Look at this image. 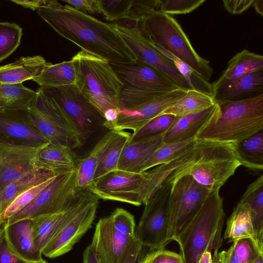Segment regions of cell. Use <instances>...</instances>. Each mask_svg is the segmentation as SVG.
<instances>
[{
    "instance_id": "cell-43",
    "label": "cell",
    "mask_w": 263,
    "mask_h": 263,
    "mask_svg": "<svg viewBox=\"0 0 263 263\" xmlns=\"http://www.w3.org/2000/svg\"><path fill=\"white\" fill-rule=\"evenodd\" d=\"M205 2V0H159V11L171 15L187 14Z\"/></svg>"
},
{
    "instance_id": "cell-48",
    "label": "cell",
    "mask_w": 263,
    "mask_h": 263,
    "mask_svg": "<svg viewBox=\"0 0 263 263\" xmlns=\"http://www.w3.org/2000/svg\"><path fill=\"white\" fill-rule=\"evenodd\" d=\"M140 263H183L181 256L164 248L151 251L142 259Z\"/></svg>"
},
{
    "instance_id": "cell-40",
    "label": "cell",
    "mask_w": 263,
    "mask_h": 263,
    "mask_svg": "<svg viewBox=\"0 0 263 263\" xmlns=\"http://www.w3.org/2000/svg\"><path fill=\"white\" fill-rule=\"evenodd\" d=\"M176 117L171 114H162L154 118L137 133L131 134L129 141L164 134L170 127Z\"/></svg>"
},
{
    "instance_id": "cell-58",
    "label": "cell",
    "mask_w": 263,
    "mask_h": 263,
    "mask_svg": "<svg viewBox=\"0 0 263 263\" xmlns=\"http://www.w3.org/2000/svg\"><path fill=\"white\" fill-rule=\"evenodd\" d=\"M213 262V263H226L223 251L220 252L219 251L214 252Z\"/></svg>"
},
{
    "instance_id": "cell-62",
    "label": "cell",
    "mask_w": 263,
    "mask_h": 263,
    "mask_svg": "<svg viewBox=\"0 0 263 263\" xmlns=\"http://www.w3.org/2000/svg\"><path fill=\"white\" fill-rule=\"evenodd\" d=\"M2 230H3V226L2 227L0 226V233L1 232Z\"/></svg>"
},
{
    "instance_id": "cell-24",
    "label": "cell",
    "mask_w": 263,
    "mask_h": 263,
    "mask_svg": "<svg viewBox=\"0 0 263 263\" xmlns=\"http://www.w3.org/2000/svg\"><path fill=\"white\" fill-rule=\"evenodd\" d=\"M117 132L109 130L98 142L86 157L77 160L75 172L77 192L88 190L91 185L97 167Z\"/></svg>"
},
{
    "instance_id": "cell-50",
    "label": "cell",
    "mask_w": 263,
    "mask_h": 263,
    "mask_svg": "<svg viewBox=\"0 0 263 263\" xmlns=\"http://www.w3.org/2000/svg\"><path fill=\"white\" fill-rule=\"evenodd\" d=\"M0 263H27L10 250L3 227L0 233Z\"/></svg>"
},
{
    "instance_id": "cell-17",
    "label": "cell",
    "mask_w": 263,
    "mask_h": 263,
    "mask_svg": "<svg viewBox=\"0 0 263 263\" xmlns=\"http://www.w3.org/2000/svg\"><path fill=\"white\" fill-rule=\"evenodd\" d=\"M187 90L178 88L134 108H120L116 121L107 128L114 131L129 129L133 131L132 134H134L175 103Z\"/></svg>"
},
{
    "instance_id": "cell-4",
    "label": "cell",
    "mask_w": 263,
    "mask_h": 263,
    "mask_svg": "<svg viewBox=\"0 0 263 263\" xmlns=\"http://www.w3.org/2000/svg\"><path fill=\"white\" fill-rule=\"evenodd\" d=\"M143 36L187 64L204 81L209 83L214 70L210 61L200 57L177 21L160 11L151 12L135 22Z\"/></svg>"
},
{
    "instance_id": "cell-49",
    "label": "cell",
    "mask_w": 263,
    "mask_h": 263,
    "mask_svg": "<svg viewBox=\"0 0 263 263\" xmlns=\"http://www.w3.org/2000/svg\"><path fill=\"white\" fill-rule=\"evenodd\" d=\"M62 1L76 10L87 14H101L99 0H63Z\"/></svg>"
},
{
    "instance_id": "cell-52",
    "label": "cell",
    "mask_w": 263,
    "mask_h": 263,
    "mask_svg": "<svg viewBox=\"0 0 263 263\" xmlns=\"http://www.w3.org/2000/svg\"><path fill=\"white\" fill-rule=\"evenodd\" d=\"M142 245L136 238L119 263H138Z\"/></svg>"
},
{
    "instance_id": "cell-28",
    "label": "cell",
    "mask_w": 263,
    "mask_h": 263,
    "mask_svg": "<svg viewBox=\"0 0 263 263\" xmlns=\"http://www.w3.org/2000/svg\"><path fill=\"white\" fill-rule=\"evenodd\" d=\"M60 174L45 170H34L6 185L0 190V219L18 196Z\"/></svg>"
},
{
    "instance_id": "cell-57",
    "label": "cell",
    "mask_w": 263,
    "mask_h": 263,
    "mask_svg": "<svg viewBox=\"0 0 263 263\" xmlns=\"http://www.w3.org/2000/svg\"><path fill=\"white\" fill-rule=\"evenodd\" d=\"M197 263H213L212 252L208 250L204 251L198 259Z\"/></svg>"
},
{
    "instance_id": "cell-10",
    "label": "cell",
    "mask_w": 263,
    "mask_h": 263,
    "mask_svg": "<svg viewBox=\"0 0 263 263\" xmlns=\"http://www.w3.org/2000/svg\"><path fill=\"white\" fill-rule=\"evenodd\" d=\"M75 172L76 169L59 174L28 205L8 218L3 225H10L22 219H31L63 209L78 193Z\"/></svg>"
},
{
    "instance_id": "cell-35",
    "label": "cell",
    "mask_w": 263,
    "mask_h": 263,
    "mask_svg": "<svg viewBox=\"0 0 263 263\" xmlns=\"http://www.w3.org/2000/svg\"><path fill=\"white\" fill-rule=\"evenodd\" d=\"M216 103L212 95L198 89H190L161 115L171 114L176 117L186 116L202 111Z\"/></svg>"
},
{
    "instance_id": "cell-14",
    "label": "cell",
    "mask_w": 263,
    "mask_h": 263,
    "mask_svg": "<svg viewBox=\"0 0 263 263\" xmlns=\"http://www.w3.org/2000/svg\"><path fill=\"white\" fill-rule=\"evenodd\" d=\"M0 142L34 148L50 143L35 125L28 109L0 111Z\"/></svg>"
},
{
    "instance_id": "cell-20",
    "label": "cell",
    "mask_w": 263,
    "mask_h": 263,
    "mask_svg": "<svg viewBox=\"0 0 263 263\" xmlns=\"http://www.w3.org/2000/svg\"><path fill=\"white\" fill-rule=\"evenodd\" d=\"M219 114L217 103L202 111L186 116L176 117L174 121L164 133L163 142H179L195 138L205 127L214 122Z\"/></svg>"
},
{
    "instance_id": "cell-27",
    "label": "cell",
    "mask_w": 263,
    "mask_h": 263,
    "mask_svg": "<svg viewBox=\"0 0 263 263\" xmlns=\"http://www.w3.org/2000/svg\"><path fill=\"white\" fill-rule=\"evenodd\" d=\"M32 105L49 120L67 132L73 138L82 144L84 140L79 128L62 106L48 93L40 87Z\"/></svg>"
},
{
    "instance_id": "cell-11",
    "label": "cell",
    "mask_w": 263,
    "mask_h": 263,
    "mask_svg": "<svg viewBox=\"0 0 263 263\" xmlns=\"http://www.w3.org/2000/svg\"><path fill=\"white\" fill-rule=\"evenodd\" d=\"M110 64L123 84L120 95L166 93L180 88L166 75L137 60L127 63Z\"/></svg>"
},
{
    "instance_id": "cell-39",
    "label": "cell",
    "mask_w": 263,
    "mask_h": 263,
    "mask_svg": "<svg viewBox=\"0 0 263 263\" xmlns=\"http://www.w3.org/2000/svg\"><path fill=\"white\" fill-rule=\"evenodd\" d=\"M22 28L14 23L0 22V62L13 53L21 43Z\"/></svg>"
},
{
    "instance_id": "cell-2",
    "label": "cell",
    "mask_w": 263,
    "mask_h": 263,
    "mask_svg": "<svg viewBox=\"0 0 263 263\" xmlns=\"http://www.w3.org/2000/svg\"><path fill=\"white\" fill-rule=\"evenodd\" d=\"M225 214L219 191L209 193L199 211L174 241L179 245L183 263H197L208 250L218 251L222 243Z\"/></svg>"
},
{
    "instance_id": "cell-47",
    "label": "cell",
    "mask_w": 263,
    "mask_h": 263,
    "mask_svg": "<svg viewBox=\"0 0 263 263\" xmlns=\"http://www.w3.org/2000/svg\"><path fill=\"white\" fill-rule=\"evenodd\" d=\"M154 11H159V0H132L126 19L137 22Z\"/></svg>"
},
{
    "instance_id": "cell-54",
    "label": "cell",
    "mask_w": 263,
    "mask_h": 263,
    "mask_svg": "<svg viewBox=\"0 0 263 263\" xmlns=\"http://www.w3.org/2000/svg\"><path fill=\"white\" fill-rule=\"evenodd\" d=\"M120 109L109 108L107 109L103 114V125L108 128L113 124L117 120Z\"/></svg>"
},
{
    "instance_id": "cell-33",
    "label": "cell",
    "mask_w": 263,
    "mask_h": 263,
    "mask_svg": "<svg viewBox=\"0 0 263 263\" xmlns=\"http://www.w3.org/2000/svg\"><path fill=\"white\" fill-rule=\"evenodd\" d=\"M40 87H60L76 84L77 73L71 59L56 64H51L32 80Z\"/></svg>"
},
{
    "instance_id": "cell-61",
    "label": "cell",
    "mask_w": 263,
    "mask_h": 263,
    "mask_svg": "<svg viewBox=\"0 0 263 263\" xmlns=\"http://www.w3.org/2000/svg\"><path fill=\"white\" fill-rule=\"evenodd\" d=\"M27 263H48L46 260L42 259L41 260L37 261H34V262H27Z\"/></svg>"
},
{
    "instance_id": "cell-13",
    "label": "cell",
    "mask_w": 263,
    "mask_h": 263,
    "mask_svg": "<svg viewBox=\"0 0 263 263\" xmlns=\"http://www.w3.org/2000/svg\"><path fill=\"white\" fill-rule=\"evenodd\" d=\"M40 87L62 106L76 124L84 139L90 134L99 120H103L76 84L57 88Z\"/></svg>"
},
{
    "instance_id": "cell-8",
    "label": "cell",
    "mask_w": 263,
    "mask_h": 263,
    "mask_svg": "<svg viewBox=\"0 0 263 263\" xmlns=\"http://www.w3.org/2000/svg\"><path fill=\"white\" fill-rule=\"evenodd\" d=\"M172 183L164 182L145 204L137 227L136 237L151 251L165 248L170 229L168 199Z\"/></svg>"
},
{
    "instance_id": "cell-53",
    "label": "cell",
    "mask_w": 263,
    "mask_h": 263,
    "mask_svg": "<svg viewBox=\"0 0 263 263\" xmlns=\"http://www.w3.org/2000/svg\"><path fill=\"white\" fill-rule=\"evenodd\" d=\"M10 1L32 10H37L40 8L46 7L50 3L49 0H12Z\"/></svg>"
},
{
    "instance_id": "cell-42",
    "label": "cell",
    "mask_w": 263,
    "mask_h": 263,
    "mask_svg": "<svg viewBox=\"0 0 263 263\" xmlns=\"http://www.w3.org/2000/svg\"><path fill=\"white\" fill-rule=\"evenodd\" d=\"M99 1L101 14L109 21L126 19L132 2V0Z\"/></svg>"
},
{
    "instance_id": "cell-34",
    "label": "cell",
    "mask_w": 263,
    "mask_h": 263,
    "mask_svg": "<svg viewBox=\"0 0 263 263\" xmlns=\"http://www.w3.org/2000/svg\"><path fill=\"white\" fill-rule=\"evenodd\" d=\"M36 94V91L23 83L0 84V111L28 109Z\"/></svg>"
},
{
    "instance_id": "cell-23",
    "label": "cell",
    "mask_w": 263,
    "mask_h": 263,
    "mask_svg": "<svg viewBox=\"0 0 263 263\" xmlns=\"http://www.w3.org/2000/svg\"><path fill=\"white\" fill-rule=\"evenodd\" d=\"M51 64L41 55L22 57L0 66V84H16L32 80Z\"/></svg>"
},
{
    "instance_id": "cell-37",
    "label": "cell",
    "mask_w": 263,
    "mask_h": 263,
    "mask_svg": "<svg viewBox=\"0 0 263 263\" xmlns=\"http://www.w3.org/2000/svg\"><path fill=\"white\" fill-rule=\"evenodd\" d=\"M196 142V138H193L176 143L163 142L141 164L139 173L148 171L155 166L168 162L177 157Z\"/></svg>"
},
{
    "instance_id": "cell-15",
    "label": "cell",
    "mask_w": 263,
    "mask_h": 263,
    "mask_svg": "<svg viewBox=\"0 0 263 263\" xmlns=\"http://www.w3.org/2000/svg\"><path fill=\"white\" fill-rule=\"evenodd\" d=\"M96 197L66 222L42 251V255L53 258L69 252L91 228L98 205Z\"/></svg>"
},
{
    "instance_id": "cell-44",
    "label": "cell",
    "mask_w": 263,
    "mask_h": 263,
    "mask_svg": "<svg viewBox=\"0 0 263 263\" xmlns=\"http://www.w3.org/2000/svg\"><path fill=\"white\" fill-rule=\"evenodd\" d=\"M231 247L241 263H251L260 256H263L253 241L249 238L233 242Z\"/></svg>"
},
{
    "instance_id": "cell-3",
    "label": "cell",
    "mask_w": 263,
    "mask_h": 263,
    "mask_svg": "<svg viewBox=\"0 0 263 263\" xmlns=\"http://www.w3.org/2000/svg\"><path fill=\"white\" fill-rule=\"evenodd\" d=\"M216 103L218 116L197 135L196 140L235 143L263 130V94Z\"/></svg>"
},
{
    "instance_id": "cell-51",
    "label": "cell",
    "mask_w": 263,
    "mask_h": 263,
    "mask_svg": "<svg viewBox=\"0 0 263 263\" xmlns=\"http://www.w3.org/2000/svg\"><path fill=\"white\" fill-rule=\"evenodd\" d=\"M254 0H223L226 10L232 14H240L251 7Z\"/></svg>"
},
{
    "instance_id": "cell-18",
    "label": "cell",
    "mask_w": 263,
    "mask_h": 263,
    "mask_svg": "<svg viewBox=\"0 0 263 263\" xmlns=\"http://www.w3.org/2000/svg\"><path fill=\"white\" fill-rule=\"evenodd\" d=\"M136 239L118 230L109 215L98 220L90 246L100 263H119Z\"/></svg>"
},
{
    "instance_id": "cell-30",
    "label": "cell",
    "mask_w": 263,
    "mask_h": 263,
    "mask_svg": "<svg viewBox=\"0 0 263 263\" xmlns=\"http://www.w3.org/2000/svg\"><path fill=\"white\" fill-rule=\"evenodd\" d=\"M240 201L249 207L256 243L263 253V175L259 176L247 187Z\"/></svg>"
},
{
    "instance_id": "cell-31",
    "label": "cell",
    "mask_w": 263,
    "mask_h": 263,
    "mask_svg": "<svg viewBox=\"0 0 263 263\" xmlns=\"http://www.w3.org/2000/svg\"><path fill=\"white\" fill-rule=\"evenodd\" d=\"M246 238H251L258 249L248 205L240 200L227 220L224 238L234 242Z\"/></svg>"
},
{
    "instance_id": "cell-16",
    "label": "cell",
    "mask_w": 263,
    "mask_h": 263,
    "mask_svg": "<svg viewBox=\"0 0 263 263\" xmlns=\"http://www.w3.org/2000/svg\"><path fill=\"white\" fill-rule=\"evenodd\" d=\"M96 197L88 190L79 191L62 210L31 219L34 241L39 250L42 253L43 249L62 227Z\"/></svg>"
},
{
    "instance_id": "cell-19",
    "label": "cell",
    "mask_w": 263,
    "mask_h": 263,
    "mask_svg": "<svg viewBox=\"0 0 263 263\" xmlns=\"http://www.w3.org/2000/svg\"><path fill=\"white\" fill-rule=\"evenodd\" d=\"M40 148L0 142V190L9 182L34 170Z\"/></svg>"
},
{
    "instance_id": "cell-56",
    "label": "cell",
    "mask_w": 263,
    "mask_h": 263,
    "mask_svg": "<svg viewBox=\"0 0 263 263\" xmlns=\"http://www.w3.org/2000/svg\"><path fill=\"white\" fill-rule=\"evenodd\" d=\"M226 263H241L231 246L227 251H223Z\"/></svg>"
},
{
    "instance_id": "cell-6",
    "label": "cell",
    "mask_w": 263,
    "mask_h": 263,
    "mask_svg": "<svg viewBox=\"0 0 263 263\" xmlns=\"http://www.w3.org/2000/svg\"><path fill=\"white\" fill-rule=\"evenodd\" d=\"M200 152L192 163L175 171L165 181L172 184L184 175H190L209 191H219L241 165L234 144L198 140Z\"/></svg>"
},
{
    "instance_id": "cell-29",
    "label": "cell",
    "mask_w": 263,
    "mask_h": 263,
    "mask_svg": "<svg viewBox=\"0 0 263 263\" xmlns=\"http://www.w3.org/2000/svg\"><path fill=\"white\" fill-rule=\"evenodd\" d=\"M261 70H263V56L244 49L229 61L227 68L219 79L211 84L212 87Z\"/></svg>"
},
{
    "instance_id": "cell-46",
    "label": "cell",
    "mask_w": 263,
    "mask_h": 263,
    "mask_svg": "<svg viewBox=\"0 0 263 263\" xmlns=\"http://www.w3.org/2000/svg\"><path fill=\"white\" fill-rule=\"evenodd\" d=\"M114 227L121 232L132 237H136V223L134 216L127 210L117 208L110 215Z\"/></svg>"
},
{
    "instance_id": "cell-59",
    "label": "cell",
    "mask_w": 263,
    "mask_h": 263,
    "mask_svg": "<svg viewBox=\"0 0 263 263\" xmlns=\"http://www.w3.org/2000/svg\"><path fill=\"white\" fill-rule=\"evenodd\" d=\"M252 6L254 7L256 12L263 15V1L262 0H254Z\"/></svg>"
},
{
    "instance_id": "cell-38",
    "label": "cell",
    "mask_w": 263,
    "mask_h": 263,
    "mask_svg": "<svg viewBox=\"0 0 263 263\" xmlns=\"http://www.w3.org/2000/svg\"><path fill=\"white\" fill-rule=\"evenodd\" d=\"M117 132L97 167L93 181L110 172L118 170L120 157L130 139L131 134L124 130Z\"/></svg>"
},
{
    "instance_id": "cell-9",
    "label": "cell",
    "mask_w": 263,
    "mask_h": 263,
    "mask_svg": "<svg viewBox=\"0 0 263 263\" xmlns=\"http://www.w3.org/2000/svg\"><path fill=\"white\" fill-rule=\"evenodd\" d=\"M210 191L190 175H183L172 184L168 199V240H175L199 211Z\"/></svg>"
},
{
    "instance_id": "cell-55",
    "label": "cell",
    "mask_w": 263,
    "mask_h": 263,
    "mask_svg": "<svg viewBox=\"0 0 263 263\" xmlns=\"http://www.w3.org/2000/svg\"><path fill=\"white\" fill-rule=\"evenodd\" d=\"M82 263H100L90 245L87 246L84 251Z\"/></svg>"
},
{
    "instance_id": "cell-32",
    "label": "cell",
    "mask_w": 263,
    "mask_h": 263,
    "mask_svg": "<svg viewBox=\"0 0 263 263\" xmlns=\"http://www.w3.org/2000/svg\"><path fill=\"white\" fill-rule=\"evenodd\" d=\"M241 165L253 171L263 170V130L233 143Z\"/></svg>"
},
{
    "instance_id": "cell-60",
    "label": "cell",
    "mask_w": 263,
    "mask_h": 263,
    "mask_svg": "<svg viewBox=\"0 0 263 263\" xmlns=\"http://www.w3.org/2000/svg\"><path fill=\"white\" fill-rule=\"evenodd\" d=\"M251 263H263V256H260L256 260Z\"/></svg>"
},
{
    "instance_id": "cell-41",
    "label": "cell",
    "mask_w": 263,
    "mask_h": 263,
    "mask_svg": "<svg viewBox=\"0 0 263 263\" xmlns=\"http://www.w3.org/2000/svg\"><path fill=\"white\" fill-rule=\"evenodd\" d=\"M55 178L41 183L18 196L7 208L1 217L0 226L2 227L8 218L14 215L28 205Z\"/></svg>"
},
{
    "instance_id": "cell-12",
    "label": "cell",
    "mask_w": 263,
    "mask_h": 263,
    "mask_svg": "<svg viewBox=\"0 0 263 263\" xmlns=\"http://www.w3.org/2000/svg\"><path fill=\"white\" fill-rule=\"evenodd\" d=\"M130 48L136 59L159 70L170 78L180 88L191 89L187 82L167 58L154 48L143 36L136 23L126 27L117 23H109Z\"/></svg>"
},
{
    "instance_id": "cell-1",
    "label": "cell",
    "mask_w": 263,
    "mask_h": 263,
    "mask_svg": "<svg viewBox=\"0 0 263 263\" xmlns=\"http://www.w3.org/2000/svg\"><path fill=\"white\" fill-rule=\"evenodd\" d=\"M36 11L57 33L81 50L110 63H127L137 60L130 48L109 23L55 0L50 1L47 7Z\"/></svg>"
},
{
    "instance_id": "cell-22",
    "label": "cell",
    "mask_w": 263,
    "mask_h": 263,
    "mask_svg": "<svg viewBox=\"0 0 263 263\" xmlns=\"http://www.w3.org/2000/svg\"><path fill=\"white\" fill-rule=\"evenodd\" d=\"M261 94H263V70L212 87V95L216 102L243 100Z\"/></svg>"
},
{
    "instance_id": "cell-63",
    "label": "cell",
    "mask_w": 263,
    "mask_h": 263,
    "mask_svg": "<svg viewBox=\"0 0 263 263\" xmlns=\"http://www.w3.org/2000/svg\"><path fill=\"white\" fill-rule=\"evenodd\" d=\"M138 263H140V262L139 261V262Z\"/></svg>"
},
{
    "instance_id": "cell-25",
    "label": "cell",
    "mask_w": 263,
    "mask_h": 263,
    "mask_svg": "<svg viewBox=\"0 0 263 263\" xmlns=\"http://www.w3.org/2000/svg\"><path fill=\"white\" fill-rule=\"evenodd\" d=\"M164 134L128 141L120 157L118 170L139 173L140 166L143 161L163 143Z\"/></svg>"
},
{
    "instance_id": "cell-21",
    "label": "cell",
    "mask_w": 263,
    "mask_h": 263,
    "mask_svg": "<svg viewBox=\"0 0 263 263\" xmlns=\"http://www.w3.org/2000/svg\"><path fill=\"white\" fill-rule=\"evenodd\" d=\"M2 226L9 247L16 255L26 262L43 259L42 252L34 243L31 219H22Z\"/></svg>"
},
{
    "instance_id": "cell-26",
    "label": "cell",
    "mask_w": 263,
    "mask_h": 263,
    "mask_svg": "<svg viewBox=\"0 0 263 263\" xmlns=\"http://www.w3.org/2000/svg\"><path fill=\"white\" fill-rule=\"evenodd\" d=\"M72 150L67 146L51 143L40 147L36 155L37 168L58 173L75 170L77 161Z\"/></svg>"
},
{
    "instance_id": "cell-7",
    "label": "cell",
    "mask_w": 263,
    "mask_h": 263,
    "mask_svg": "<svg viewBox=\"0 0 263 263\" xmlns=\"http://www.w3.org/2000/svg\"><path fill=\"white\" fill-rule=\"evenodd\" d=\"M158 190L151 171L132 173L119 170L93 181L88 190L98 199L145 204Z\"/></svg>"
},
{
    "instance_id": "cell-36",
    "label": "cell",
    "mask_w": 263,
    "mask_h": 263,
    "mask_svg": "<svg viewBox=\"0 0 263 263\" xmlns=\"http://www.w3.org/2000/svg\"><path fill=\"white\" fill-rule=\"evenodd\" d=\"M28 112L36 127L51 143L65 145L72 149L82 145V144L49 120L32 105L28 109Z\"/></svg>"
},
{
    "instance_id": "cell-5",
    "label": "cell",
    "mask_w": 263,
    "mask_h": 263,
    "mask_svg": "<svg viewBox=\"0 0 263 263\" xmlns=\"http://www.w3.org/2000/svg\"><path fill=\"white\" fill-rule=\"evenodd\" d=\"M77 73L76 85L103 117L109 108L120 109L123 84L106 60L81 50L71 59Z\"/></svg>"
},
{
    "instance_id": "cell-45",
    "label": "cell",
    "mask_w": 263,
    "mask_h": 263,
    "mask_svg": "<svg viewBox=\"0 0 263 263\" xmlns=\"http://www.w3.org/2000/svg\"><path fill=\"white\" fill-rule=\"evenodd\" d=\"M149 43L156 50L172 61L176 68L187 82L191 89H197L195 85V79L207 83L202 80L187 64L160 46Z\"/></svg>"
}]
</instances>
